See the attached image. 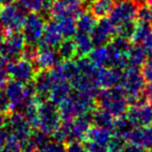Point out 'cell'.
Masks as SVG:
<instances>
[{"label": "cell", "mask_w": 152, "mask_h": 152, "mask_svg": "<svg viewBox=\"0 0 152 152\" xmlns=\"http://www.w3.org/2000/svg\"><path fill=\"white\" fill-rule=\"evenodd\" d=\"M147 54L145 50L143 49L142 45L131 44L129 49L126 53V59H127V66H133L139 67L144 64V62L147 60Z\"/></svg>", "instance_id": "19"}, {"label": "cell", "mask_w": 152, "mask_h": 152, "mask_svg": "<svg viewBox=\"0 0 152 152\" xmlns=\"http://www.w3.org/2000/svg\"><path fill=\"white\" fill-rule=\"evenodd\" d=\"M81 1H82V2H83V1H87V0H81Z\"/></svg>", "instance_id": "47"}, {"label": "cell", "mask_w": 152, "mask_h": 152, "mask_svg": "<svg viewBox=\"0 0 152 152\" xmlns=\"http://www.w3.org/2000/svg\"><path fill=\"white\" fill-rule=\"evenodd\" d=\"M0 152H21L19 141H17L16 139L10 136L5 145L0 149Z\"/></svg>", "instance_id": "34"}, {"label": "cell", "mask_w": 152, "mask_h": 152, "mask_svg": "<svg viewBox=\"0 0 152 152\" xmlns=\"http://www.w3.org/2000/svg\"><path fill=\"white\" fill-rule=\"evenodd\" d=\"M138 4L134 0H119L116 2L108 20L116 29V35H122L129 38L134 21L138 17Z\"/></svg>", "instance_id": "1"}, {"label": "cell", "mask_w": 152, "mask_h": 152, "mask_svg": "<svg viewBox=\"0 0 152 152\" xmlns=\"http://www.w3.org/2000/svg\"><path fill=\"white\" fill-rule=\"evenodd\" d=\"M37 152H66L65 143L57 142V141H50L46 146L39 149Z\"/></svg>", "instance_id": "31"}, {"label": "cell", "mask_w": 152, "mask_h": 152, "mask_svg": "<svg viewBox=\"0 0 152 152\" xmlns=\"http://www.w3.org/2000/svg\"><path fill=\"white\" fill-rule=\"evenodd\" d=\"M18 3L29 12H41L44 10H48L44 0H17Z\"/></svg>", "instance_id": "28"}, {"label": "cell", "mask_w": 152, "mask_h": 152, "mask_svg": "<svg viewBox=\"0 0 152 152\" xmlns=\"http://www.w3.org/2000/svg\"><path fill=\"white\" fill-rule=\"evenodd\" d=\"M130 144L152 149V124L146 126H134L128 138Z\"/></svg>", "instance_id": "14"}, {"label": "cell", "mask_w": 152, "mask_h": 152, "mask_svg": "<svg viewBox=\"0 0 152 152\" xmlns=\"http://www.w3.org/2000/svg\"><path fill=\"white\" fill-rule=\"evenodd\" d=\"M62 61L56 48L50 47H38L33 59L37 70L51 69Z\"/></svg>", "instance_id": "9"}, {"label": "cell", "mask_w": 152, "mask_h": 152, "mask_svg": "<svg viewBox=\"0 0 152 152\" xmlns=\"http://www.w3.org/2000/svg\"><path fill=\"white\" fill-rule=\"evenodd\" d=\"M5 119H6V114L0 112V129L4 127V124H5Z\"/></svg>", "instance_id": "42"}, {"label": "cell", "mask_w": 152, "mask_h": 152, "mask_svg": "<svg viewBox=\"0 0 152 152\" xmlns=\"http://www.w3.org/2000/svg\"><path fill=\"white\" fill-rule=\"evenodd\" d=\"M112 137H113V132L110 129L92 125L89 128V130L87 132L85 141L96 143V144L101 145V146H108Z\"/></svg>", "instance_id": "17"}, {"label": "cell", "mask_w": 152, "mask_h": 152, "mask_svg": "<svg viewBox=\"0 0 152 152\" xmlns=\"http://www.w3.org/2000/svg\"><path fill=\"white\" fill-rule=\"evenodd\" d=\"M115 35L116 29L108 18L99 19L91 31V38L95 47L108 44Z\"/></svg>", "instance_id": "10"}, {"label": "cell", "mask_w": 152, "mask_h": 152, "mask_svg": "<svg viewBox=\"0 0 152 152\" xmlns=\"http://www.w3.org/2000/svg\"><path fill=\"white\" fill-rule=\"evenodd\" d=\"M63 33L59 30L56 22L54 20L49 21L45 25V29L43 32L42 38L39 42L38 47H50V48H57L61 42L64 39Z\"/></svg>", "instance_id": "13"}, {"label": "cell", "mask_w": 152, "mask_h": 152, "mask_svg": "<svg viewBox=\"0 0 152 152\" xmlns=\"http://www.w3.org/2000/svg\"><path fill=\"white\" fill-rule=\"evenodd\" d=\"M145 94L147 96L149 104H152V82H148V84L145 87Z\"/></svg>", "instance_id": "41"}, {"label": "cell", "mask_w": 152, "mask_h": 152, "mask_svg": "<svg viewBox=\"0 0 152 152\" xmlns=\"http://www.w3.org/2000/svg\"><path fill=\"white\" fill-rule=\"evenodd\" d=\"M85 146H87V152H110L106 146H101L96 143L89 142V141H85Z\"/></svg>", "instance_id": "38"}, {"label": "cell", "mask_w": 152, "mask_h": 152, "mask_svg": "<svg viewBox=\"0 0 152 152\" xmlns=\"http://www.w3.org/2000/svg\"><path fill=\"white\" fill-rule=\"evenodd\" d=\"M134 126L131 124V122L127 119V117L124 115H121L119 117H116L114 120V126H113V134L118 136L120 138L124 139L127 142L130 134Z\"/></svg>", "instance_id": "22"}, {"label": "cell", "mask_w": 152, "mask_h": 152, "mask_svg": "<svg viewBox=\"0 0 152 152\" xmlns=\"http://www.w3.org/2000/svg\"><path fill=\"white\" fill-rule=\"evenodd\" d=\"M125 116L133 126H146L152 124V108L150 104L143 106H128Z\"/></svg>", "instance_id": "12"}, {"label": "cell", "mask_w": 152, "mask_h": 152, "mask_svg": "<svg viewBox=\"0 0 152 152\" xmlns=\"http://www.w3.org/2000/svg\"><path fill=\"white\" fill-rule=\"evenodd\" d=\"M39 128L45 134L52 136L59 128L62 122L59 104H54L50 99L38 104Z\"/></svg>", "instance_id": "4"}, {"label": "cell", "mask_w": 152, "mask_h": 152, "mask_svg": "<svg viewBox=\"0 0 152 152\" xmlns=\"http://www.w3.org/2000/svg\"><path fill=\"white\" fill-rule=\"evenodd\" d=\"M46 21L41 12H29L25 18L21 33L24 36L26 47L37 49L42 38Z\"/></svg>", "instance_id": "5"}, {"label": "cell", "mask_w": 152, "mask_h": 152, "mask_svg": "<svg viewBox=\"0 0 152 152\" xmlns=\"http://www.w3.org/2000/svg\"><path fill=\"white\" fill-rule=\"evenodd\" d=\"M89 58L98 67H108V59H110L108 45L94 47V49L89 54Z\"/></svg>", "instance_id": "25"}, {"label": "cell", "mask_w": 152, "mask_h": 152, "mask_svg": "<svg viewBox=\"0 0 152 152\" xmlns=\"http://www.w3.org/2000/svg\"><path fill=\"white\" fill-rule=\"evenodd\" d=\"M92 115V124L99 127H103L110 129L113 132V126H114L115 117L110 115L108 112L101 108L96 107L91 112Z\"/></svg>", "instance_id": "21"}, {"label": "cell", "mask_w": 152, "mask_h": 152, "mask_svg": "<svg viewBox=\"0 0 152 152\" xmlns=\"http://www.w3.org/2000/svg\"><path fill=\"white\" fill-rule=\"evenodd\" d=\"M45 1V3H46V5L48 6V8H49V5H50L51 3H52L53 1H54V0H44Z\"/></svg>", "instance_id": "44"}, {"label": "cell", "mask_w": 152, "mask_h": 152, "mask_svg": "<svg viewBox=\"0 0 152 152\" xmlns=\"http://www.w3.org/2000/svg\"><path fill=\"white\" fill-rule=\"evenodd\" d=\"M1 7H2V5H0V10H1Z\"/></svg>", "instance_id": "46"}, {"label": "cell", "mask_w": 152, "mask_h": 152, "mask_svg": "<svg viewBox=\"0 0 152 152\" xmlns=\"http://www.w3.org/2000/svg\"><path fill=\"white\" fill-rule=\"evenodd\" d=\"M115 3V0H91L89 10L96 19L106 18L112 12Z\"/></svg>", "instance_id": "20"}, {"label": "cell", "mask_w": 152, "mask_h": 152, "mask_svg": "<svg viewBox=\"0 0 152 152\" xmlns=\"http://www.w3.org/2000/svg\"><path fill=\"white\" fill-rule=\"evenodd\" d=\"M126 145V141L118 136L113 134L110 143L108 144V149L110 152H122Z\"/></svg>", "instance_id": "30"}, {"label": "cell", "mask_w": 152, "mask_h": 152, "mask_svg": "<svg viewBox=\"0 0 152 152\" xmlns=\"http://www.w3.org/2000/svg\"><path fill=\"white\" fill-rule=\"evenodd\" d=\"M141 45H142L143 49H144L145 52H146L147 57H148V58L152 57V29H151L150 33L147 35V37L143 40V42Z\"/></svg>", "instance_id": "37"}, {"label": "cell", "mask_w": 152, "mask_h": 152, "mask_svg": "<svg viewBox=\"0 0 152 152\" xmlns=\"http://www.w3.org/2000/svg\"><path fill=\"white\" fill-rule=\"evenodd\" d=\"M33 84L36 90V102L37 104L49 99L51 88L53 85L52 77L49 69L38 70L33 80Z\"/></svg>", "instance_id": "11"}, {"label": "cell", "mask_w": 152, "mask_h": 152, "mask_svg": "<svg viewBox=\"0 0 152 152\" xmlns=\"http://www.w3.org/2000/svg\"><path fill=\"white\" fill-rule=\"evenodd\" d=\"M96 22H97V19L90 12H81L76 18V32L91 34V31L95 26Z\"/></svg>", "instance_id": "26"}, {"label": "cell", "mask_w": 152, "mask_h": 152, "mask_svg": "<svg viewBox=\"0 0 152 152\" xmlns=\"http://www.w3.org/2000/svg\"><path fill=\"white\" fill-rule=\"evenodd\" d=\"M145 1V3H147V4H152V0H144Z\"/></svg>", "instance_id": "45"}, {"label": "cell", "mask_w": 152, "mask_h": 152, "mask_svg": "<svg viewBox=\"0 0 152 152\" xmlns=\"http://www.w3.org/2000/svg\"><path fill=\"white\" fill-rule=\"evenodd\" d=\"M66 152H87L85 143L83 141H71L65 144Z\"/></svg>", "instance_id": "33"}, {"label": "cell", "mask_w": 152, "mask_h": 152, "mask_svg": "<svg viewBox=\"0 0 152 152\" xmlns=\"http://www.w3.org/2000/svg\"><path fill=\"white\" fill-rule=\"evenodd\" d=\"M10 134H8L5 129L3 130V128L0 129V149L5 145V143L7 142V140L10 139Z\"/></svg>", "instance_id": "40"}, {"label": "cell", "mask_w": 152, "mask_h": 152, "mask_svg": "<svg viewBox=\"0 0 152 152\" xmlns=\"http://www.w3.org/2000/svg\"><path fill=\"white\" fill-rule=\"evenodd\" d=\"M62 60H72L77 56L76 45L73 37H65L56 48Z\"/></svg>", "instance_id": "24"}, {"label": "cell", "mask_w": 152, "mask_h": 152, "mask_svg": "<svg viewBox=\"0 0 152 152\" xmlns=\"http://www.w3.org/2000/svg\"><path fill=\"white\" fill-rule=\"evenodd\" d=\"M26 16V10L18 2L16 3L14 1L2 5L0 10V25L4 35L21 31Z\"/></svg>", "instance_id": "3"}, {"label": "cell", "mask_w": 152, "mask_h": 152, "mask_svg": "<svg viewBox=\"0 0 152 152\" xmlns=\"http://www.w3.org/2000/svg\"><path fill=\"white\" fill-rule=\"evenodd\" d=\"M73 39L76 45L77 56H87L95 47L91 38V34L76 32L73 36Z\"/></svg>", "instance_id": "23"}, {"label": "cell", "mask_w": 152, "mask_h": 152, "mask_svg": "<svg viewBox=\"0 0 152 152\" xmlns=\"http://www.w3.org/2000/svg\"><path fill=\"white\" fill-rule=\"evenodd\" d=\"M0 112L4 114L10 112V102L3 88H0Z\"/></svg>", "instance_id": "36"}, {"label": "cell", "mask_w": 152, "mask_h": 152, "mask_svg": "<svg viewBox=\"0 0 152 152\" xmlns=\"http://www.w3.org/2000/svg\"><path fill=\"white\" fill-rule=\"evenodd\" d=\"M25 48L26 42L21 31L5 34L1 49V57L6 62L20 58L24 53Z\"/></svg>", "instance_id": "7"}, {"label": "cell", "mask_w": 152, "mask_h": 152, "mask_svg": "<svg viewBox=\"0 0 152 152\" xmlns=\"http://www.w3.org/2000/svg\"><path fill=\"white\" fill-rule=\"evenodd\" d=\"M5 70L12 80L18 81L23 84L31 82L38 72L33 62L28 58L20 57L6 62Z\"/></svg>", "instance_id": "6"}, {"label": "cell", "mask_w": 152, "mask_h": 152, "mask_svg": "<svg viewBox=\"0 0 152 152\" xmlns=\"http://www.w3.org/2000/svg\"><path fill=\"white\" fill-rule=\"evenodd\" d=\"M141 72L146 82H152V57L147 58L144 64L141 66Z\"/></svg>", "instance_id": "35"}, {"label": "cell", "mask_w": 152, "mask_h": 152, "mask_svg": "<svg viewBox=\"0 0 152 152\" xmlns=\"http://www.w3.org/2000/svg\"><path fill=\"white\" fill-rule=\"evenodd\" d=\"M15 0H0V5H5V4H8L10 2H14Z\"/></svg>", "instance_id": "43"}, {"label": "cell", "mask_w": 152, "mask_h": 152, "mask_svg": "<svg viewBox=\"0 0 152 152\" xmlns=\"http://www.w3.org/2000/svg\"><path fill=\"white\" fill-rule=\"evenodd\" d=\"M122 152H152V149L143 148V147L136 146V145L133 144H129V145L126 144Z\"/></svg>", "instance_id": "39"}, {"label": "cell", "mask_w": 152, "mask_h": 152, "mask_svg": "<svg viewBox=\"0 0 152 152\" xmlns=\"http://www.w3.org/2000/svg\"><path fill=\"white\" fill-rule=\"evenodd\" d=\"M122 77L121 68L99 67L98 70V84L100 88H110L118 86Z\"/></svg>", "instance_id": "15"}, {"label": "cell", "mask_w": 152, "mask_h": 152, "mask_svg": "<svg viewBox=\"0 0 152 152\" xmlns=\"http://www.w3.org/2000/svg\"><path fill=\"white\" fill-rule=\"evenodd\" d=\"M96 106L105 110L116 118L125 114L129 104L125 92L118 85L110 88L100 89L96 96Z\"/></svg>", "instance_id": "2"}, {"label": "cell", "mask_w": 152, "mask_h": 152, "mask_svg": "<svg viewBox=\"0 0 152 152\" xmlns=\"http://www.w3.org/2000/svg\"><path fill=\"white\" fill-rule=\"evenodd\" d=\"M151 29H152L151 23H148L146 21H143L141 19L136 18L129 35L130 42L131 44L141 45L143 42V40L147 37V35L150 33Z\"/></svg>", "instance_id": "18"}, {"label": "cell", "mask_w": 152, "mask_h": 152, "mask_svg": "<svg viewBox=\"0 0 152 152\" xmlns=\"http://www.w3.org/2000/svg\"><path fill=\"white\" fill-rule=\"evenodd\" d=\"M63 33L64 37H73L76 32V18L74 17H64L54 20Z\"/></svg>", "instance_id": "27"}, {"label": "cell", "mask_w": 152, "mask_h": 152, "mask_svg": "<svg viewBox=\"0 0 152 152\" xmlns=\"http://www.w3.org/2000/svg\"><path fill=\"white\" fill-rule=\"evenodd\" d=\"M72 85L69 81L66 80H59L54 81L51 88L50 94H49V99L54 104H59L64 99L70 95L72 91Z\"/></svg>", "instance_id": "16"}, {"label": "cell", "mask_w": 152, "mask_h": 152, "mask_svg": "<svg viewBox=\"0 0 152 152\" xmlns=\"http://www.w3.org/2000/svg\"><path fill=\"white\" fill-rule=\"evenodd\" d=\"M30 139L33 141L35 145L37 146L38 150L41 148H43L44 146H46L49 142H50V138H49V134H45L43 130H41L40 128H35V129L31 130L30 132Z\"/></svg>", "instance_id": "29"}, {"label": "cell", "mask_w": 152, "mask_h": 152, "mask_svg": "<svg viewBox=\"0 0 152 152\" xmlns=\"http://www.w3.org/2000/svg\"><path fill=\"white\" fill-rule=\"evenodd\" d=\"M136 18L152 24V4L145 3V5H143L142 7H139Z\"/></svg>", "instance_id": "32"}, {"label": "cell", "mask_w": 152, "mask_h": 152, "mask_svg": "<svg viewBox=\"0 0 152 152\" xmlns=\"http://www.w3.org/2000/svg\"><path fill=\"white\" fill-rule=\"evenodd\" d=\"M4 129L17 141H22L28 138L33 128L20 112H10L6 114Z\"/></svg>", "instance_id": "8"}]
</instances>
